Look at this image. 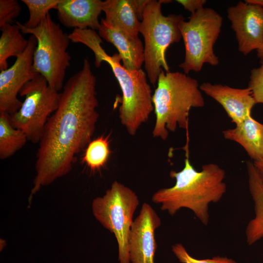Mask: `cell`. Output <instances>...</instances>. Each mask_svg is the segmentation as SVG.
Instances as JSON below:
<instances>
[{"label": "cell", "mask_w": 263, "mask_h": 263, "mask_svg": "<svg viewBox=\"0 0 263 263\" xmlns=\"http://www.w3.org/2000/svg\"><path fill=\"white\" fill-rule=\"evenodd\" d=\"M21 10V7L16 0H0V29L12 24Z\"/></svg>", "instance_id": "cb8c5ba5"}, {"label": "cell", "mask_w": 263, "mask_h": 263, "mask_svg": "<svg viewBox=\"0 0 263 263\" xmlns=\"http://www.w3.org/2000/svg\"><path fill=\"white\" fill-rule=\"evenodd\" d=\"M101 0H61L57 8V15L65 26L74 29L99 30L98 18L103 11Z\"/></svg>", "instance_id": "5bb4252c"}, {"label": "cell", "mask_w": 263, "mask_h": 263, "mask_svg": "<svg viewBox=\"0 0 263 263\" xmlns=\"http://www.w3.org/2000/svg\"><path fill=\"white\" fill-rule=\"evenodd\" d=\"M110 136L102 135L92 140L85 148L82 162L92 171L99 170L108 161L111 151Z\"/></svg>", "instance_id": "44dd1931"}, {"label": "cell", "mask_w": 263, "mask_h": 263, "mask_svg": "<svg viewBox=\"0 0 263 263\" xmlns=\"http://www.w3.org/2000/svg\"><path fill=\"white\" fill-rule=\"evenodd\" d=\"M246 167L249 190L254 203L255 217L247 225L245 236L251 245L263 237V183L252 162L247 161Z\"/></svg>", "instance_id": "ac0fdd59"}, {"label": "cell", "mask_w": 263, "mask_h": 263, "mask_svg": "<svg viewBox=\"0 0 263 263\" xmlns=\"http://www.w3.org/2000/svg\"><path fill=\"white\" fill-rule=\"evenodd\" d=\"M176 1L191 14L204 8L203 5L206 2L205 0H177Z\"/></svg>", "instance_id": "484cf974"}, {"label": "cell", "mask_w": 263, "mask_h": 263, "mask_svg": "<svg viewBox=\"0 0 263 263\" xmlns=\"http://www.w3.org/2000/svg\"><path fill=\"white\" fill-rule=\"evenodd\" d=\"M96 85L90 63L84 59L81 69L64 84L58 107L45 126L30 200L41 187L69 173L76 155L92 141L99 116Z\"/></svg>", "instance_id": "6da1fadb"}, {"label": "cell", "mask_w": 263, "mask_h": 263, "mask_svg": "<svg viewBox=\"0 0 263 263\" xmlns=\"http://www.w3.org/2000/svg\"><path fill=\"white\" fill-rule=\"evenodd\" d=\"M22 34H30L37 39V45L33 57L35 70L47 80L53 89L59 92L64 86L66 71L71 57L67 51L70 39L49 13L38 26L25 27L15 21Z\"/></svg>", "instance_id": "8992f818"}, {"label": "cell", "mask_w": 263, "mask_h": 263, "mask_svg": "<svg viewBox=\"0 0 263 263\" xmlns=\"http://www.w3.org/2000/svg\"><path fill=\"white\" fill-rule=\"evenodd\" d=\"M188 140L185 147L184 167L179 171L171 170L169 176L175 179V185L156 191L151 200L161 205L163 211L173 216L182 208H188L202 224L209 222L208 205L218 202L226 191L224 182L225 171L217 164L209 163L196 170L189 159Z\"/></svg>", "instance_id": "7a4b0ae2"}, {"label": "cell", "mask_w": 263, "mask_h": 263, "mask_svg": "<svg viewBox=\"0 0 263 263\" xmlns=\"http://www.w3.org/2000/svg\"><path fill=\"white\" fill-rule=\"evenodd\" d=\"M171 250L181 263H238L227 257L215 256L211 258L197 259L190 256L184 245L180 243L173 244Z\"/></svg>", "instance_id": "603a6c76"}, {"label": "cell", "mask_w": 263, "mask_h": 263, "mask_svg": "<svg viewBox=\"0 0 263 263\" xmlns=\"http://www.w3.org/2000/svg\"><path fill=\"white\" fill-rule=\"evenodd\" d=\"M19 94L24 100L18 111L9 115L10 122L22 131L28 141L38 143L49 118L58 107L60 93L39 75L27 83Z\"/></svg>", "instance_id": "9c48e42d"}, {"label": "cell", "mask_w": 263, "mask_h": 263, "mask_svg": "<svg viewBox=\"0 0 263 263\" xmlns=\"http://www.w3.org/2000/svg\"><path fill=\"white\" fill-rule=\"evenodd\" d=\"M199 88L220 103L232 122L236 125L251 115V110L256 104L248 87L238 89L227 85L204 82Z\"/></svg>", "instance_id": "4fadbf2b"}, {"label": "cell", "mask_w": 263, "mask_h": 263, "mask_svg": "<svg viewBox=\"0 0 263 263\" xmlns=\"http://www.w3.org/2000/svg\"><path fill=\"white\" fill-rule=\"evenodd\" d=\"M98 35L117 49L123 66L129 70L141 69L144 63V46L139 37H131L121 30L106 24L102 19Z\"/></svg>", "instance_id": "9a60e30c"}, {"label": "cell", "mask_w": 263, "mask_h": 263, "mask_svg": "<svg viewBox=\"0 0 263 263\" xmlns=\"http://www.w3.org/2000/svg\"><path fill=\"white\" fill-rule=\"evenodd\" d=\"M248 88L256 104H263V60L259 67L251 70Z\"/></svg>", "instance_id": "d4e9b609"}, {"label": "cell", "mask_w": 263, "mask_h": 263, "mask_svg": "<svg viewBox=\"0 0 263 263\" xmlns=\"http://www.w3.org/2000/svg\"><path fill=\"white\" fill-rule=\"evenodd\" d=\"M161 224L155 211L144 203L131 228L128 242L130 263H155V231Z\"/></svg>", "instance_id": "7c38bea8"}, {"label": "cell", "mask_w": 263, "mask_h": 263, "mask_svg": "<svg viewBox=\"0 0 263 263\" xmlns=\"http://www.w3.org/2000/svg\"><path fill=\"white\" fill-rule=\"evenodd\" d=\"M225 138L241 145L253 162L263 159V124L256 120L251 115L233 129L223 132Z\"/></svg>", "instance_id": "e0dca14e"}, {"label": "cell", "mask_w": 263, "mask_h": 263, "mask_svg": "<svg viewBox=\"0 0 263 263\" xmlns=\"http://www.w3.org/2000/svg\"><path fill=\"white\" fill-rule=\"evenodd\" d=\"M25 51L16 57L13 64L0 73V113L11 115L20 108L22 102L18 98L20 90L39 74L33 66L37 45L36 38L31 35Z\"/></svg>", "instance_id": "30bf717a"}, {"label": "cell", "mask_w": 263, "mask_h": 263, "mask_svg": "<svg viewBox=\"0 0 263 263\" xmlns=\"http://www.w3.org/2000/svg\"><path fill=\"white\" fill-rule=\"evenodd\" d=\"M257 56L262 60H263V43L257 50Z\"/></svg>", "instance_id": "83f0119b"}, {"label": "cell", "mask_w": 263, "mask_h": 263, "mask_svg": "<svg viewBox=\"0 0 263 263\" xmlns=\"http://www.w3.org/2000/svg\"><path fill=\"white\" fill-rule=\"evenodd\" d=\"M0 71L8 68L7 59L12 56L17 57L27 48L29 40L22 35L16 24H8L0 29Z\"/></svg>", "instance_id": "d6986e66"}, {"label": "cell", "mask_w": 263, "mask_h": 263, "mask_svg": "<svg viewBox=\"0 0 263 263\" xmlns=\"http://www.w3.org/2000/svg\"><path fill=\"white\" fill-rule=\"evenodd\" d=\"M240 52L246 56L263 43V7L239 1L227 9Z\"/></svg>", "instance_id": "8fae6325"}, {"label": "cell", "mask_w": 263, "mask_h": 263, "mask_svg": "<svg viewBox=\"0 0 263 263\" xmlns=\"http://www.w3.org/2000/svg\"><path fill=\"white\" fill-rule=\"evenodd\" d=\"M139 204L135 192L117 181L112 183L102 197L95 198L92 203L96 219L114 235L119 263H130L129 238L133 214Z\"/></svg>", "instance_id": "52a82bcc"}, {"label": "cell", "mask_w": 263, "mask_h": 263, "mask_svg": "<svg viewBox=\"0 0 263 263\" xmlns=\"http://www.w3.org/2000/svg\"><path fill=\"white\" fill-rule=\"evenodd\" d=\"M104 22L118 29L127 35L138 37L142 18L137 9L135 0H106L103 2Z\"/></svg>", "instance_id": "2e32d148"}, {"label": "cell", "mask_w": 263, "mask_h": 263, "mask_svg": "<svg viewBox=\"0 0 263 263\" xmlns=\"http://www.w3.org/2000/svg\"><path fill=\"white\" fill-rule=\"evenodd\" d=\"M27 141L26 134L11 124L9 114L0 113V159H6L14 155Z\"/></svg>", "instance_id": "ffe728a7"}, {"label": "cell", "mask_w": 263, "mask_h": 263, "mask_svg": "<svg viewBox=\"0 0 263 263\" xmlns=\"http://www.w3.org/2000/svg\"><path fill=\"white\" fill-rule=\"evenodd\" d=\"M61 0H22L28 8L29 17L23 25L29 29L37 27L53 9H57Z\"/></svg>", "instance_id": "7402d4cb"}, {"label": "cell", "mask_w": 263, "mask_h": 263, "mask_svg": "<svg viewBox=\"0 0 263 263\" xmlns=\"http://www.w3.org/2000/svg\"><path fill=\"white\" fill-rule=\"evenodd\" d=\"M222 17L214 10L203 8L191 14L188 21H183L180 30L184 42L185 57L178 66L186 74L200 72L203 65L219 64L213 46L221 32Z\"/></svg>", "instance_id": "ba28073f"}, {"label": "cell", "mask_w": 263, "mask_h": 263, "mask_svg": "<svg viewBox=\"0 0 263 263\" xmlns=\"http://www.w3.org/2000/svg\"><path fill=\"white\" fill-rule=\"evenodd\" d=\"M252 162L261 180L263 183V159L259 161Z\"/></svg>", "instance_id": "4316f807"}, {"label": "cell", "mask_w": 263, "mask_h": 263, "mask_svg": "<svg viewBox=\"0 0 263 263\" xmlns=\"http://www.w3.org/2000/svg\"><path fill=\"white\" fill-rule=\"evenodd\" d=\"M101 44V41H96L90 46L94 55L95 66L99 67L102 62H106L110 66L122 93V103L119 108L121 124L129 135L134 136L154 111L151 89L147 74L142 69H126L121 64L122 60L119 54L109 56Z\"/></svg>", "instance_id": "277c9868"}, {"label": "cell", "mask_w": 263, "mask_h": 263, "mask_svg": "<svg viewBox=\"0 0 263 263\" xmlns=\"http://www.w3.org/2000/svg\"><path fill=\"white\" fill-rule=\"evenodd\" d=\"M152 95L156 119L153 137L167 139L169 132L177 128L188 131V115L192 108H202L204 98L197 80L179 72L162 70Z\"/></svg>", "instance_id": "3957f363"}, {"label": "cell", "mask_w": 263, "mask_h": 263, "mask_svg": "<svg viewBox=\"0 0 263 263\" xmlns=\"http://www.w3.org/2000/svg\"><path fill=\"white\" fill-rule=\"evenodd\" d=\"M160 0H149L142 14L139 33L144 40V67L148 78L155 86L163 70L169 71L166 58L167 48L182 38L181 15H163Z\"/></svg>", "instance_id": "5b68a950"}]
</instances>
